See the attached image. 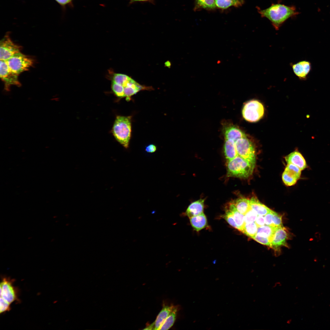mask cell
<instances>
[{
  "instance_id": "7c38bea8",
  "label": "cell",
  "mask_w": 330,
  "mask_h": 330,
  "mask_svg": "<svg viewBox=\"0 0 330 330\" xmlns=\"http://www.w3.org/2000/svg\"><path fill=\"white\" fill-rule=\"evenodd\" d=\"M287 233L284 226L278 227L276 230L271 243V247L278 249L282 246H285Z\"/></svg>"
},
{
  "instance_id": "d4e9b609",
  "label": "cell",
  "mask_w": 330,
  "mask_h": 330,
  "mask_svg": "<svg viewBox=\"0 0 330 330\" xmlns=\"http://www.w3.org/2000/svg\"><path fill=\"white\" fill-rule=\"evenodd\" d=\"M258 227L255 222L245 223L241 231L248 236L253 239L256 234Z\"/></svg>"
},
{
  "instance_id": "cb8c5ba5",
  "label": "cell",
  "mask_w": 330,
  "mask_h": 330,
  "mask_svg": "<svg viewBox=\"0 0 330 330\" xmlns=\"http://www.w3.org/2000/svg\"><path fill=\"white\" fill-rule=\"evenodd\" d=\"M216 7L226 9L231 6L239 7L244 3V0H215Z\"/></svg>"
},
{
  "instance_id": "52a82bcc",
  "label": "cell",
  "mask_w": 330,
  "mask_h": 330,
  "mask_svg": "<svg viewBox=\"0 0 330 330\" xmlns=\"http://www.w3.org/2000/svg\"><path fill=\"white\" fill-rule=\"evenodd\" d=\"M18 75L9 68L6 61L0 60V77L4 83L5 88L6 90H9L11 86H20Z\"/></svg>"
},
{
  "instance_id": "5bb4252c",
  "label": "cell",
  "mask_w": 330,
  "mask_h": 330,
  "mask_svg": "<svg viewBox=\"0 0 330 330\" xmlns=\"http://www.w3.org/2000/svg\"><path fill=\"white\" fill-rule=\"evenodd\" d=\"M224 134L225 139L232 140L235 142L239 139L247 137L246 134L241 130L232 125L225 127Z\"/></svg>"
},
{
  "instance_id": "e575fe53",
  "label": "cell",
  "mask_w": 330,
  "mask_h": 330,
  "mask_svg": "<svg viewBox=\"0 0 330 330\" xmlns=\"http://www.w3.org/2000/svg\"><path fill=\"white\" fill-rule=\"evenodd\" d=\"M0 313H4L10 310V305L3 299L0 298Z\"/></svg>"
},
{
  "instance_id": "4fadbf2b",
  "label": "cell",
  "mask_w": 330,
  "mask_h": 330,
  "mask_svg": "<svg viewBox=\"0 0 330 330\" xmlns=\"http://www.w3.org/2000/svg\"><path fill=\"white\" fill-rule=\"evenodd\" d=\"M287 164H292L298 167L301 170L307 167L306 161L303 156L299 152L295 151L290 153L285 157Z\"/></svg>"
},
{
  "instance_id": "4dcf8cb0",
  "label": "cell",
  "mask_w": 330,
  "mask_h": 330,
  "mask_svg": "<svg viewBox=\"0 0 330 330\" xmlns=\"http://www.w3.org/2000/svg\"><path fill=\"white\" fill-rule=\"evenodd\" d=\"M223 218L230 226L238 229V228L232 214L228 209L226 211Z\"/></svg>"
},
{
  "instance_id": "1f68e13d",
  "label": "cell",
  "mask_w": 330,
  "mask_h": 330,
  "mask_svg": "<svg viewBox=\"0 0 330 330\" xmlns=\"http://www.w3.org/2000/svg\"><path fill=\"white\" fill-rule=\"evenodd\" d=\"M272 226L275 227H283L281 215L274 211L273 212Z\"/></svg>"
},
{
  "instance_id": "d6a6232c",
  "label": "cell",
  "mask_w": 330,
  "mask_h": 330,
  "mask_svg": "<svg viewBox=\"0 0 330 330\" xmlns=\"http://www.w3.org/2000/svg\"><path fill=\"white\" fill-rule=\"evenodd\" d=\"M285 170L292 173L299 178H300L301 170L295 165L292 164H288Z\"/></svg>"
},
{
  "instance_id": "8992f818",
  "label": "cell",
  "mask_w": 330,
  "mask_h": 330,
  "mask_svg": "<svg viewBox=\"0 0 330 330\" xmlns=\"http://www.w3.org/2000/svg\"><path fill=\"white\" fill-rule=\"evenodd\" d=\"M235 145L238 156L255 165V150L251 142L246 137L238 139Z\"/></svg>"
},
{
  "instance_id": "277c9868",
  "label": "cell",
  "mask_w": 330,
  "mask_h": 330,
  "mask_svg": "<svg viewBox=\"0 0 330 330\" xmlns=\"http://www.w3.org/2000/svg\"><path fill=\"white\" fill-rule=\"evenodd\" d=\"M264 106L259 101L253 100L245 103L242 111V116L246 121L255 122L260 120L263 116Z\"/></svg>"
},
{
  "instance_id": "d6986e66",
  "label": "cell",
  "mask_w": 330,
  "mask_h": 330,
  "mask_svg": "<svg viewBox=\"0 0 330 330\" xmlns=\"http://www.w3.org/2000/svg\"><path fill=\"white\" fill-rule=\"evenodd\" d=\"M249 202L251 208L256 211L258 215H265L271 210L255 197H252Z\"/></svg>"
},
{
  "instance_id": "3957f363",
  "label": "cell",
  "mask_w": 330,
  "mask_h": 330,
  "mask_svg": "<svg viewBox=\"0 0 330 330\" xmlns=\"http://www.w3.org/2000/svg\"><path fill=\"white\" fill-rule=\"evenodd\" d=\"M255 165L252 164L237 156L227 161L226 167L228 177L246 178L252 173Z\"/></svg>"
},
{
  "instance_id": "30bf717a",
  "label": "cell",
  "mask_w": 330,
  "mask_h": 330,
  "mask_svg": "<svg viewBox=\"0 0 330 330\" xmlns=\"http://www.w3.org/2000/svg\"><path fill=\"white\" fill-rule=\"evenodd\" d=\"M294 73L299 79H305L310 71V63L308 61H302L295 64H290Z\"/></svg>"
},
{
  "instance_id": "74e56055",
  "label": "cell",
  "mask_w": 330,
  "mask_h": 330,
  "mask_svg": "<svg viewBox=\"0 0 330 330\" xmlns=\"http://www.w3.org/2000/svg\"><path fill=\"white\" fill-rule=\"evenodd\" d=\"M156 150V147L154 144H150L146 147L145 149V151L148 153H153L155 152Z\"/></svg>"
},
{
  "instance_id": "60d3db41",
  "label": "cell",
  "mask_w": 330,
  "mask_h": 330,
  "mask_svg": "<svg viewBox=\"0 0 330 330\" xmlns=\"http://www.w3.org/2000/svg\"><path fill=\"white\" fill-rule=\"evenodd\" d=\"M277 285H278L279 286H280L281 285V283L280 282H276V283H275L274 284L273 286V288H275L277 286Z\"/></svg>"
},
{
  "instance_id": "b9f144b4",
  "label": "cell",
  "mask_w": 330,
  "mask_h": 330,
  "mask_svg": "<svg viewBox=\"0 0 330 330\" xmlns=\"http://www.w3.org/2000/svg\"><path fill=\"white\" fill-rule=\"evenodd\" d=\"M292 321V320L289 319L287 321V323L288 324H290Z\"/></svg>"
},
{
  "instance_id": "9c48e42d",
  "label": "cell",
  "mask_w": 330,
  "mask_h": 330,
  "mask_svg": "<svg viewBox=\"0 0 330 330\" xmlns=\"http://www.w3.org/2000/svg\"><path fill=\"white\" fill-rule=\"evenodd\" d=\"M10 279L4 277L0 283V298L11 304L17 299V292Z\"/></svg>"
},
{
  "instance_id": "e0dca14e",
  "label": "cell",
  "mask_w": 330,
  "mask_h": 330,
  "mask_svg": "<svg viewBox=\"0 0 330 330\" xmlns=\"http://www.w3.org/2000/svg\"><path fill=\"white\" fill-rule=\"evenodd\" d=\"M190 221L193 229L197 232L204 229L207 225V218L203 213L190 218Z\"/></svg>"
},
{
  "instance_id": "ba28073f",
  "label": "cell",
  "mask_w": 330,
  "mask_h": 330,
  "mask_svg": "<svg viewBox=\"0 0 330 330\" xmlns=\"http://www.w3.org/2000/svg\"><path fill=\"white\" fill-rule=\"evenodd\" d=\"M20 47L14 43L9 34H6L0 41V59L6 61L16 53L20 52Z\"/></svg>"
},
{
  "instance_id": "ab89813d",
  "label": "cell",
  "mask_w": 330,
  "mask_h": 330,
  "mask_svg": "<svg viewBox=\"0 0 330 330\" xmlns=\"http://www.w3.org/2000/svg\"><path fill=\"white\" fill-rule=\"evenodd\" d=\"M149 0H130V2L132 3L137 2H144L149 1Z\"/></svg>"
},
{
  "instance_id": "ac0fdd59",
  "label": "cell",
  "mask_w": 330,
  "mask_h": 330,
  "mask_svg": "<svg viewBox=\"0 0 330 330\" xmlns=\"http://www.w3.org/2000/svg\"><path fill=\"white\" fill-rule=\"evenodd\" d=\"M224 151L225 157L227 161L231 160L238 156L236 149L235 142L233 140L225 139Z\"/></svg>"
},
{
  "instance_id": "83f0119b",
  "label": "cell",
  "mask_w": 330,
  "mask_h": 330,
  "mask_svg": "<svg viewBox=\"0 0 330 330\" xmlns=\"http://www.w3.org/2000/svg\"><path fill=\"white\" fill-rule=\"evenodd\" d=\"M112 78V81L123 86L131 78L124 74L114 73Z\"/></svg>"
},
{
  "instance_id": "f546056e",
  "label": "cell",
  "mask_w": 330,
  "mask_h": 330,
  "mask_svg": "<svg viewBox=\"0 0 330 330\" xmlns=\"http://www.w3.org/2000/svg\"><path fill=\"white\" fill-rule=\"evenodd\" d=\"M258 215L255 211L251 207L244 215V220L245 223H249L255 222Z\"/></svg>"
},
{
  "instance_id": "2e32d148",
  "label": "cell",
  "mask_w": 330,
  "mask_h": 330,
  "mask_svg": "<svg viewBox=\"0 0 330 330\" xmlns=\"http://www.w3.org/2000/svg\"><path fill=\"white\" fill-rule=\"evenodd\" d=\"M204 201L201 199L192 203L187 208L186 215L190 218L203 213Z\"/></svg>"
},
{
  "instance_id": "8d00e7d4",
  "label": "cell",
  "mask_w": 330,
  "mask_h": 330,
  "mask_svg": "<svg viewBox=\"0 0 330 330\" xmlns=\"http://www.w3.org/2000/svg\"><path fill=\"white\" fill-rule=\"evenodd\" d=\"M264 216L261 215H258L255 222L257 225L258 227L265 225V217Z\"/></svg>"
},
{
  "instance_id": "7a4b0ae2",
  "label": "cell",
  "mask_w": 330,
  "mask_h": 330,
  "mask_svg": "<svg viewBox=\"0 0 330 330\" xmlns=\"http://www.w3.org/2000/svg\"><path fill=\"white\" fill-rule=\"evenodd\" d=\"M131 117L117 116L112 128V133L116 140L126 148L129 146L131 137Z\"/></svg>"
},
{
  "instance_id": "f1b7e54d",
  "label": "cell",
  "mask_w": 330,
  "mask_h": 330,
  "mask_svg": "<svg viewBox=\"0 0 330 330\" xmlns=\"http://www.w3.org/2000/svg\"><path fill=\"white\" fill-rule=\"evenodd\" d=\"M111 86L113 92L116 96L120 98L125 97L123 86L112 81Z\"/></svg>"
},
{
  "instance_id": "8fae6325",
  "label": "cell",
  "mask_w": 330,
  "mask_h": 330,
  "mask_svg": "<svg viewBox=\"0 0 330 330\" xmlns=\"http://www.w3.org/2000/svg\"><path fill=\"white\" fill-rule=\"evenodd\" d=\"M174 306H164L157 315L155 321L148 325L145 330H158L159 327L169 315Z\"/></svg>"
},
{
  "instance_id": "f35d334b",
  "label": "cell",
  "mask_w": 330,
  "mask_h": 330,
  "mask_svg": "<svg viewBox=\"0 0 330 330\" xmlns=\"http://www.w3.org/2000/svg\"><path fill=\"white\" fill-rule=\"evenodd\" d=\"M57 3L62 6H65L70 3L72 0H55Z\"/></svg>"
},
{
  "instance_id": "7402d4cb",
  "label": "cell",
  "mask_w": 330,
  "mask_h": 330,
  "mask_svg": "<svg viewBox=\"0 0 330 330\" xmlns=\"http://www.w3.org/2000/svg\"><path fill=\"white\" fill-rule=\"evenodd\" d=\"M278 227L264 225L258 227L256 235L269 239L271 242Z\"/></svg>"
},
{
  "instance_id": "836d02e7",
  "label": "cell",
  "mask_w": 330,
  "mask_h": 330,
  "mask_svg": "<svg viewBox=\"0 0 330 330\" xmlns=\"http://www.w3.org/2000/svg\"><path fill=\"white\" fill-rule=\"evenodd\" d=\"M257 242L264 245L271 247V242L268 238L259 236L256 235L255 237L253 238Z\"/></svg>"
},
{
  "instance_id": "5b68a950",
  "label": "cell",
  "mask_w": 330,
  "mask_h": 330,
  "mask_svg": "<svg viewBox=\"0 0 330 330\" xmlns=\"http://www.w3.org/2000/svg\"><path fill=\"white\" fill-rule=\"evenodd\" d=\"M6 61L9 68L19 75L28 70L34 64L31 58L20 52L13 55Z\"/></svg>"
},
{
  "instance_id": "44dd1931",
  "label": "cell",
  "mask_w": 330,
  "mask_h": 330,
  "mask_svg": "<svg viewBox=\"0 0 330 330\" xmlns=\"http://www.w3.org/2000/svg\"><path fill=\"white\" fill-rule=\"evenodd\" d=\"M228 209L232 214L238 228V230L241 231L245 224L244 215L240 213L232 203L229 204Z\"/></svg>"
},
{
  "instance_id": "6da1fadb",
  "label": "cell",
  "mask_w": 330,
  "mask_h": 330,
  "mask_svg": "<svg viewBox=\"0 0 330 330\" xmlns=\"http://www.w3.org/2000/svg\"><path fill=\"white\" fill-rule=\"evenodd\" d=\"M258 11L262 17L267 18L277 30L289 18L298 14L295 8L277 3L273 4L268 8L261 9L257 7Z\"/></svg>"
},
{
  "instance_id": "484cf974",
  "label": "cell",
  "mask_w": 330,
  "mask_h": 330,
  "mask_svg": "<svg viewBox=\"0 0 330 330\" xmlns=\"http://www.w3.org/2000/svg\"><path fill=\"white\" fill-rule=\"evenodd\" d=\"M299 178L291 172L284 170L282 175V179L284 184L288 186L295 185Z\"/></svg>"
},
{
  "instance_id": "4316f807",
  "label": "cell",
  "mask_w": 330,
  "mask_h": 330,
  "mask_svg": "<svg viewBox=\"0 0 330 330\" xmlns=\"http://www.w3.org/2000/svg\"><path fill=\"white\" fill-rule=\"evenodd\" d=\"M195 1L196 9H212L216 7L215 0H195Z\"/></svg>"
},
{
  "instance_id": "d590c367",
  "label": "cell",
  "mask_w": 330,
  "mask_h": 330,
  "mask_svg": "<svg viewBox=\"0 0 330 330\" xmlns=\"http://www.w3.org/2000/svg\"><path fill=\"white\" fill-rule=\"evenodd\" d=\"M273 211L271 210L264 216L266 225L272 226Z\"/></svg>"
},
{
  "instance_id": "9a60e30c",
  "label": "cell",
  "mask_w": 330,
  "mask_h": 330,
  "mask_svg": "<svg viewBox=\"0 0 330 330\" xmlns=\"http://www.w3.org/2000/svg\"><path fill=\"white\" fill-rule=\"evenodd\" d=\"M131 78L124 87V91L127 101L130 100L131 96L135 94L140 90L146 89Z\"/></svg>"
},
{
  "instance_id": "603a6c76",
  "label": "cell",
  "mask_w": 330,
  "mask_h": 330,
  "mask_svg": "<svg viewBox=\"0 0 330 330\" xmlns=\"http://www.w3.org/2000/svg\"><path fill=\"white\" fill-rule=\"evenodd\" d=\"M237 210L240 213L245 215L251 208L249 200L245 198H238L232 202Z\"/></svg>"
},
{
  "instance_id": "ffe728a7",
  "label": "cell",
  "mask_w": 330,
  "mask_h": 330,
  "mask_svg": "<svg viewBox=\"0 0 330 330\" xmlns=\"http://www.w3.org/2000/svg\"><path fill=\"white\" fill-rule=\"evenodd\" d=\"M179 309L178 306H174L172 311L159 327L158 330H168L173 325L176 320Z\"/></svg>"
}]
</instances>
